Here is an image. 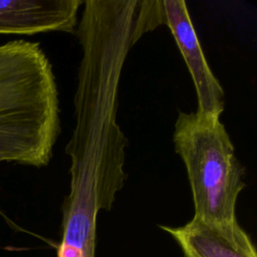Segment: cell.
Listing matches in <instances>:
<instances>
[{
  "label": "cell",
  "mask_w": 257,
  "mask_h": 257,
  "mask_svg": "<svg viewBox=\"0 0 257 257\" xmlns=\"http://www.w3.org/2000/svg\"><path fill=\"white\" fill-rule=\"evenodd\" d=\"M80 0H0V34L74 32Z\"/></svg>",
  "instance_id": "5b68a950"
},
{
  "label": "cell",
  "mask_w": 257,
  "mask_h": 257,
  "mask_svg": "<svg viewBox=\"0 0 257 257\" xmlns=\"http://www.w3.org/2000/svg\"><path fill=\"white\" fill-rule=\"evenodd\" d=\"M52 66L37 42L0 45V163L46 166L60 132Z\"/></svg>",
  "instance_id": "7a4b0ae2"
},
{
  "label": "cell",
  "mask_w": 257,
  "mask_h": 257,
  "mask_svg": "<svg viewBox=\"0 0 257 257\" xmlns=\"http://www.w3.org/2000/svg\"><path fill=\"white\" fill-rule=\"evenodd\" d=\"M173 141L187 169L194 218L245 257H257L254 243L236 218L237 198L245 187L244 169L220 117L181 111Z\"/></svg>",
  "instance_id": "3957f363"
},
{
  "label": "cell",
  "mask_w": 257,
  "mask_h": 257,
  "mask_svg": "<svg viewBox=\"0 0 257 257\" xmlns=\"http://www.w3.org/2000/svg\"><path fill=\"white\" fill-rule=\"evenodd\" d=\"M155 5L159 25L169 27L191 73L198 99L196 112L220 117L225 108V92L205 58L185 1L155 0Z\"/></svg>",
  "instance_id": "277c9868"
},
{
  "label": "cell",
  "mask_w": 257,
  "mask_h": 257,
  "mask_svg": "<svg viewBox=\"0 0 257 257\" xmlns=\"http://www.w3.org/2000/svg\"><path fill=\"white\" fill-rule=\"evenodd\" d=\"M78 26L82 56L74 94L75 124L65 152L70 157V189L61 226L96 229L101 210L109 211L123 187L127 140L116 122L121 70L142 36L140 1L87 0Z\"/></svg>",
  "instance_id": "6da1fadb"
},
{
  "label": "cell",
  "mask_w": 257,
  "mask_h": 257,
  "mask_svg": "<svg viewBox=\"0 0 257 257\" xmlns=\"http://www.w3.org/2000/svg\"><path fill=\"white\" fill-rule=\"evenodd\" d=\"M182 250L184 257H245L209 226L196 218L179 227L161 226Z\"/></svg>",
  "instance_id": "8992f818"
}]
</instances>
